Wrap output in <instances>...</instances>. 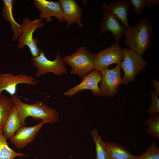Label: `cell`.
Wrapping results in <instances>:
<instances>
[{
	"mask_svg": "<svg viewBox=\"0 0 159 159\" xmlns=\"http://www.w3.org/2000/svg\"><path fill=\"white\" fill-rule=\"evenodd\" d=\"M11 98L23 127L25 126L26 119L29 116L34 119H41L46 123H54L60 121L59 112L42 102L38 101L29 104L22 102L16 95L12 96Z\"/></svg>",
	"mask_w": 159,
	"mask_h": 159,
	"instance_id": "6da1fadb",
	"label": "cell"
},
{
	"mask_svg": "<svg viewBox=\"0 0 159 159\" xmlns=\"http://www.w3.org/2000/svg\"><path fill=\"white\" fill-rule=\"evenodd\" d=\"M152 26L148 18H142L135 26L127 29L125 45L141 56L151 46Z\"/></svg>",
	"mask_w": 159,
	"mask_h": 159,
	"instance_id": "7a4b0ae2",
	"label": "cell"
},
{
	"mask_svg": "<svg viewBox=\"0 0 159 159\" xmlns=\"http://www.w3.org/2000/svg\"><path fill=\"white\" fill-rule=\"evenodd\" d=\"M93 56L87 47H80L75 53L63 59L65 63L71 67L70 74L83 78L94 69Z\"/></svg>",
	"mask_w": 159,
	"mask_h": 159,
	"instance_id": "3957f363",
	"label": "cell"
},
{
	"mask_svg": "<svg viewBox=\"0 0 159 159\" xmlns=\"http://www.w3.org/2000/svg\"><path fill=\"white\" fill-rule=\"evenodd\" d=\"M123 61L120 64L124 72L122 84L127 85L135 81L136 76L145 69L147 62L141 56L130 48L125 47L123 49Z\"/></svg>",
	"mask_w": 159,
	"mask_h": 159,
	"instance_id": "277c9868",
	"label": "cell"
},
{
	"mask_svg": "<svg viewBox=\"0 0 159 159\" xmlns=\"http://www.w3.org/2000/svg\"><path fill=\"white\" fill-rule=\"evenodd\" d=\"M21 25L22 31L18 40V47L22 49L26 45L33 57L38 56L40 52L37 45L39 41L33 37V34L37 29L44 26V23L40 18L31 21L29 18L26 17L23 19Z\"/></svg>",
	"mask_w": 159,
	"mask_h": 159,
	"instance_id": "5b68a950",
	"label": "cell"
},
{
	"mask_svg": "<svg viewBox=\"0 0 159 159\" xmlns=\"http://www.w3.org/2000/svg\"><path fill=\"white\" fill-rule=\"evenodd\" d=\"M31 60L33 62L34 65L38 68L36 74L37 77L49 72L57 75H61L68 72L65 62L59 52L57 54L55 59L51 60L47 58L42 50H40L39 55L35 57H31Z\"/></svg>",
	"mask_w": 159,
	"mask_h": 159,
	"instance_id": "8992f818",
	"label": "cell"
},
{
	"mask_svg": "<svg viewBox=\"0 0 159 159\" xmlns=\"http://www.w3.org/2000/svg\"><path fill=\"white\" fill-rule=\"evenodd\" d=\"M121 62L111 69L107 68L101 70V82L99 87L100 96L112 97L117 92L119 85L122 83Z\"/></svg>",
	"mask_w": 159,
	"mask_h": 159,
	"instance_id": "52a82bcc",
	"label": "cell"
},
{
	"mask_svg": "<svg viewBox=\"0 0 159 159\" xmlns=\"http://www.w3.org/2000/svg\"><path fill=\"white\" fill-rule=\"evenodd\" d=\"M123 57V49L115 42L100 52L93 54L94 69L100 72L111 64L120 63Z\"/></svg>",
	"mask_w": 159,
	"mask_h": 159,
	"instance_id": "ba28073f",
	"label": "cell"
},
{
	"mask_svg": "<svg viewBox=\"0 0 159 159\" xmlns=\"http://www.w3.org/2000/svg\"><path fill=\"white\" fill-rule=\"evenodd\" d=\"M20 84L35 86L38 82L35 77L26 74L14 75L12 73H0V94L5 90L11 97L16 95V87Z\"/></svg>",
	"mask_w": 159,
	"mask_h": 159,
	"instance_id": "9c48e42d",
	"label": "cell"
},
{
	"mask_svg": "<svg viewBox=\"0 0 159 159\" xmlns=\"http://www.w3.org/2000/svg\"><path fill=\"white\" fill-rule=\"evenodd\" d=\"M102 13L99 33L102 34L107 31L110 32L115 39V43L119 44L120 39L125 34L127 28L120 24L116 16L109 10L102 9Z\"/></svg>",
	"mask_w": 159,
	"mask_h": 159,
	"instance_id": "30bf717a",
	"label": "cell"
},
{
	"mask_svg": "<svg viewBox=\"0 0 159 159\" xmlns=\"http://www.w3.org/2000/svg\"><path fill=\"white\" fill-rule=\"evenodd\" d=\"M83 78L81 83L65 92L64 94L66 96L71 97L78 92L86 90H90L92 94L100 96V92L98 86L101 81L102 74L100 72L95 69L91 71Z\"/></svg>",
	"mask_w": 159,
	"mask_h": 159,
	"instance_id": "8fae6325",
	"label": "cell"
},
{
	"mask_svg": "<svg viewBox=\"0 0 159 159\" xmlns=\"http://www.w3.org/2000/svg\"><path fill=\"white\" fill-rule=\"evenodd\" d=\"M33 4L40 11V18L42 20L45 19L47 22L52 21V16L57 19L60 23L64 21L62 9L59 1L34 0Z\"/></svg>",
	"mask_w": 159,
	"mask_h": 159,
	"instance_id": "7c38bea8",
	"label": "cell"
},
{
	"mask_svg": "<svg viewBox=\"0 0 159 159\" xmlns=\"http://www.w3.org/2000/svg\"><path fill=\"white\" fill-rule=\"evenodd\" d=\"M45 123L42 121L34 126L21 127L10 139L11 141L16 148H24L34 140L38 133Z\"/></svg>",
	"mask_w": 159,
	"mask_h": 159,
	"instance_id": "4fadbf2b",
	"label": "cell"
},
{
	"mask_svg": "<svg viewBox=\"0 0 159 159\" xmlns=\"http://www.w3.org/2000/svg\"><path fill=\"white\" fill-rule=\"evenodd\" d=\"M59 2L62 8L63 19L66 22L68 27L74 23L77 24L80 27L83 24L81 20L82 16L81 8L74 0H60Z\"/></svg>",
	"mask_w": 159,
	"mask_h": 159,
	"instance_id": "5bb4252c",
	"label": "cell"
},
{
	"mask_svg": "<svg viewBox=\"0 0 159 159\" xmlns=\"http://www.w3.org/2000/svg\"><path fill=\"white\" fill-rule=\"evenodd\" d=\"M131 5L130 0H120L109 4L103 3L102 7L114 14L127 29L130 27L128 20V9Z\"/></svg>",
	"mask_w": 159,
	"mask_h": 159,
	"instance_id": "9a60e30c",
	"label": "cell"
},
{
	"mask_svg": "<svg viewBox=\"0 0 159 159\" xmlns=\"http://www.w3.org/2000/svg\"><path fill=\"white\" fill-rule=\"evenodd\" d=\"M23 127L18 110L14 105L2 127L3 134L6 140H10L14 136L17 130Z\"/></svg>",
	"mask_w": 159,
	"mask_h": 159,
	"instance_id": "2e32d148",
	"label": "cell"
},
{
	"mask_svg": "<svg viewBox=\"0 0 159 159\" xmlns=\"http://www.w3.org/2000/svg\"><path fill=\"white\" fill-rule=\"evenodd\" d=\"M4 5L2 9V15L10 22L14 35L13 41H16L20 36L22 31L21 24H19L14 19L13 13V6L15 0H4Z\"/></svg>",
	"mask_w": 159,
	"mask_h": 159,
	"instance_id": "e0dca14e",
	"label": "cell"
},
{
	"mask_svg": "<svg viewBox=\"0 0 159 159\" xmlns=\"http://www.w3.org/2000/svg\"><path fill=\"white\" fill-rule=\"evenodd\" d=\"M104 144L111 159H136L138 157L118 143L104 141Z\"/></svg>",
	"mask_w": 159,
	"mask_h": 159,
	"instance_id": "ac0fdd59",
	"label": "cell"
},
{
	"mask_svg": "<svg viewBox=\"0 0 159 159\" xmlns=\"http://www.w3.org/2000/svg\"><path fill=\"white\" fill-rule=\"evenodd\" d=\"M14 106L11 98L0 94V128L4 124Z\"/></svg>",
	"mask_w": 159,
	"mask_h": 159,
	"instance_id": "d6986e66",
	"label": "cell"
},
{
	"mask_svg": "<svg viewBox=\"0 0 159 159\" xmlns=\"http://www.w3.org/2000/svg\"><path fill=\"white\" fill-rule=\"evenodd\" d=\"M6 139L4 135L2 127L0 128V159H14L17 157H21L27 155L15 152L8 144Z\"/></svg>",
	"mask_w": 159,
	"mask_h": 159,
	"instance_id": "ffe728a7",
	"label": "cell"
},
{
	"mask_svg": "<svg viewBox=\"0 0 159 159\" xmlns=\"http://www.w3.org/2000/svg\"><path fill=\"white\" fill-rule=\"evenodd\" d=\"M90 134L95 145V159H111L105 147L104 141L99 134L97 130L96 129H93L91 131Z\"/></svg>",
	"mask_w": 159,
	"mask_h": 159,
	"instance_id": "44dd1931",
	"label": "cell"
},
{
	"mask_svg": "<svg viewBox=\"0 0 159 159\" xmlns=\"http://www.w3.org/2000/svg\"><path fill=\"white\" fill-rule=\"evenodd\" d=\"M144 124L147 127L145 131L153 137L159 140V115L158 113L150 115L147 119L144 122Z\"/></svg>",
	"mask_w": 159,
	"mask_h": 159,
	"instance_id": "7402d4cb",
	"label": "cell"
},
{
	"mask_svg": "<svg viewBox=\"0 0 159 159\" xmlns=\"http://www.w3.org/2000/svg\"><path fill=\"white\" fill-rule=\"evenodd\" d=\"M130 1L134 6L133 11L138 15L142 14L143 9L145 7L150 8L156 6L159 3L158 0H131Z\"/></svg>",
	"mask_w": 159,
	"mask_h": 159,
	"instance_id": "603a6c76",
	"label": "cell"
},
{
	"mask_svg": "<svg viewBox=\"0 0 159 159\" xmlns=\"http://www.w3.org/2000/svg\"><path fill=\"white\" fill-rule=\"evenodd\" d=\"M136 159H159V148L154 140L146 150Z\"/></svg>",
	"mask_w": 159,
	"mask_h": 159,
	"instance_id": "cb8c5ba5",
	"label": "cell"
},
{
	"mask_svg": "<svg viewBox=\"0 0 159 159\" xmlns=\"http://www.w3.org/2000/svg\"><path fill=\"white\" fill-rule=\"evenodd\" d=\"M150 93L152 102L148 110V112L151 114L158 113L159 112V96L154 91H151Z\"/></svg>",
	"mask_w": 159,
	"mask_h": 159,
	"instance_id": "d4e9b609",
	"label": "cell"
},
{
	"mask_svg": "<svg viewBox=\"0 0 159 159\" xmlns=\"http://www.w3.org/2000/svg\"><path fill=\"white\" fill-rule=\"evenodd\" d=\"M153 85L155 91V92L159 96V83L158 81L155 79L153 80H152Z\"/></svg>",
	"mask_w": 159,
	"mask_h": 159,
	"instance_id": "484cf974",
	"label": "cell"
}]
</instances>
